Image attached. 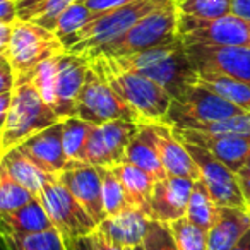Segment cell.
<instances>
[{
    "mask_svg": "<svg viewBox=\"0 0 250 250\" xmlns=\"http://www.w3.org/2000/svg\"><path fill=\"white\" fill-rule=\"evenodd\" d=\"M84 57L89 59L91 69L129 106L137 124H168L167 118L173 96L161 84L124 67L115 57L103 55V53Z\"/></svg>",
    "mask_w": 250,
    "mask_h": 250,
    "instance_id": "cell-1",
    "label": "cell"
},
{
    "mask_svg": "<svg viewBox=\"0 0 250 250\" xmlns=\"http://www.w3.org/2000/svg\"><path fill=\"white\" fill-rule=\"evenodd\" d=\"M127 69L156 81L173 98L197 84L199 72L180 38L168 45L144 50L127 57H115Z\"/></svg>",
    "mask_w": 250,
    "mask_h": 250,
    "instance_id": "cell-2",
    "label": "cell"
},
{
    "mask_svg": "<svg viewBox=\"0 0 250 250\" xmlns=\"http://www.w3.org/2000/svg\"><path fill=\"white\" fill-rule=\"evenodd\" d=\"M59 122V115L43 100L31 81L18 84L7 117L0 124V154L4 156Z\"/></svg>",
    "mask_w": 250,
    "mask_h": 250,
    "instance_id": "cell-3",
    "label": "cell"
},
{
    "mask_svg": "<svg viewBox=\"0 0 250 250\" xmlns=\"http://www.w3.org/2000/svg\"><path fill=\"white\" fill-rule=\"evenodd\" d=\"M168 2H171V0H143V2H136V4L115 9V11L103 12L93 22H89L86 28L63 38V48L67 52L79 53V55H87V53L96 52L101 46L108 45L115 38L124 35L127 29L132 28L144 16L163 7Z\"/></svg>",
    "mask_w": 250,
    "mask_h": 250,
    "instance_id": "cell-4",
    "label": "cell"
},
{
    "mask_svg": "<svg viewBox=\"0 0 250 250\" xmlns=\"http://www.w3.org/2000/svg\"><path fill=\"white\" fill-rule=\"evenodd\" d=\"M178 16H180V12H178L177 2L171 0L163 7L144 16L124 35H120L113 42L101 46L100 50L93 53H103V55L110 57H127L177 42L180 38L178 36ZM93 53H87V55H93Z\"/></svg>",
    "mask_w": 250,
    "mask_h": 250,
    "instance_id": "cell-5",
    "label": "cell"
},
{
    "mask_svg": "<svg viewBox=\"0 0 250 250\" xmlns=\"http://www.w3.org/2000/svg\"><path fill=\"white\" fill-rule=\"evenodd\" d=\"M63 50L65 48L62 40L52 29L43 28L36 22L18 19L12 24L11 43L4 53H0V57L7 59L16 74V81L21 84L31 77L40 63Z\"/></svg>",
    "mask_w": 250,
    "mask_h": 250,
    "instance_id": "cell-6",
    "label": "cell"
},
{
    "mask_svg": "<svg viewBox=\"0 0 250 250\" xmlns=\"http://www.w3.org/2000/svg\"><path fill=\"white\" fill-rule=\"evenodd\" d=\"M242 113L245 111L219 94L201 84H194L180 96L173 98L167 122L173 129L202 130L208 125Z\"/></svg>",
    "mask_w": 250,
    "mask_h": 250,
    "instance_id": "cell-7",
    "label": "cell"
},
{
    "mask_svg": "<svg viewBox=\"0 0 250 250\" xmlns=\"http://www.w3.org/2000/svg\"><path fill=\"white\" fill-rule=\"evenodd\" d=\"M178 36L185 46L250 45V22L235 14L221 18L178 16Z\"/></svg>",
    "mask_w": 250,
    "mask_h": 250,
    "instance_id": "cell-8",
    "label": "cell"
},
{
    "mask_svg": "<svg viewBox=\"0 0 250 250\" xmlns=\"http://www.w3.org/2000/svg\"><path fill=\"white\" fill-rule=\"evenodd\" d=\"M38 199L42 201L46 214L50 216L53 228L63 236L65 243L91 236L98 229V223L59 180V177L45 185Z\"/></svg>",
    "mask_w": 250,
    "mask_h": 250,
    "instance_id": "cell-9",
    "label": "cell"
},
{
    "mask_svg": "<svg viewBox=\"0 0 250 250\" xmlns=\"http://www.w3.org/2000/svg\"><path fill=\"white\" fill-rule=\"evenodd\" d=\"M141 124L132 120H111L94 125L83 154L84 163L111 168L125 160L127 147L139 134Z\"/></svg>",
    "mask_w": 250,
    "mask_h": 250,
    "instance_id": "cell-10",
    "label": "cell"
},
{
    "mask_svg": "<svg viewBox=\"0 0 250 250\" xmlns=\"http://www.w3.org/2000/svg\"><path fill=\"white\" fill-rule=\"evenodd\" d=\"M184 143V141H182ZM188 153L192 154L201 168V180L208 187L209 194L212 195L218 206H229V208H250L243 188L240 185L238 175L226 167L223 161L212 156L208 149L195 144L185 143Z\"/></svg>",
    "mask_w": 250,
    "mask_h": 250,
    "instance_id": "cell-11",
    "label": "cell"
},
{
    "mask_svg": "<svg viewBox=\"0 0 250 250\" xmlns=\"http://www.w3.org/2000/svg\"><path fill=\"white\" fill-rule=\"evenodd\" d=\"M77 117L94 125L120 118L136 122L129 106L93 69H89L86 84L77 101Z\"/></svg>",
    "mask_w": 250,
    "mask_h": 250,
    "instance_id": "cell-12",
    "label": "cell"
},
{
    "mask_svg": "<svg viewBox=\"0 0 250 250\" xmlns=\"http://www.w3.org/2000/svg\"><path fill=\"white\" fill-rule=\"evenodd\" d=\"M89 59L79 53L63 50L59 55L55 87H53V111L60 120L77 117V101L89 74Z\"/></svg>",
    "mask_w": 250,
    "mask_h": 250,
    "instance_id": "cell-13",
    "label": "cell"
},
{
    "mask_svg": "<svg viewBox=\"0 0 250 250\" xmlns=\"http://www.w3.org/2000/svg\"><path fill=\"white\" fill-rule=\"evenodd\" d=\"M197 72H218L250 86V45L187 46Z\"/></svg>",
    "mask_w": 250,
    "mask_h": 250,
    "instance_id": "cell-14",
    "label": "cell"
},
{
    "mask_svg": "<svg viewBox=\"0 0 250 250\" xmlns=\"http://www.w3.org/2000/svg\"><path fill=\"white\" fill-rule=\"evenodd\" d=\"M59 180L70 190V194L83 204L91 218L100 225L106 214L103 208V180L98 167L84 161H69Z\"/></svg>",
    "mask_w": 250,
    "mask_h": 250,
    "instance_id": "cell-15",
    "label": "cell"
},
{
    "mask_svg": "<svg viewBox=\"0 0 250 250\" xmlns=\"http://www.w3.org/2000/svg\"><path fill=\"white\" fill-rule=\"evenodd\" d=\"M194 184V180L173 175H167L158 180L149 201L151 221L170 225L182 218H187V208Z\"/></svg>",
    "mask_w": 250,
    "mask_h": 250,
    "instance_id": "cell-16",
    "label": "cell"
},
{
    "mask_svg": "<svg viewBox=\"0 0 250 250\" xmlns=\"http://www.w3.org/2000/svg\"><path fill=\"white\" fill-rule=\"evenodd\" d=\"M175 136L184 143H190L208 149L212 156L238 173L250 156V137L228 136V134H211L202 130L173 129Z\"/></svg>",
    "mask_w": 250,
    "mask_h": 250,
    "instance_id": "cell-17",
    "label": "cell"
},
{
    "mask_svg": "<svg viewBox=\"0 0 250 250\" xmlns=\"http://www.w3.org/2000/svg\"><path fill=\"white\" fill-rule=\"evenodd\" d=\"M154 139H156L158 154L167 175L184 177L188 180H201V168L197 161L188 153L185 143H182L173 132V127L168 124L153 125Z\"/></svg>",
    "mask_w": 250,
    "mask_h": 250,
    "instance_id": "cell-18",
    "label": "cell"
},
{
    "mask_svg": "<svg viewBox=\"0 0 250 250\" xmlns=\"http://www.w3.org/2000/svg\"><path fill=\"white\" fill-rule=\"evenodd\" d=\"M19 149L29 156L42 170L46 173L59 177L65 170L69 158L63 149V139H62V120L59 124L52 125L43 132L36 134L29 141L19 146Z\"/></svg>",
    "mask_w": 250,
    "mask_h": 250,
    "instance_id": "cell-19",
    "label": "cell"
},
{
    "mask_svg": "<svg viewBox=\"0 0 250 250\" xmlns=\"http://www.w3.org/2000/svg\"><path fill=\"white\" fill-rule=\"evenodd\" d=\"M149 225L151 219L147 218L146 212L137 208H127L118 214L106 216L98 225V231H101L120 245L134 249V247L144 243Z\"/></svg>",
    "mask_w": 250,
    "mask_h": 250,
    "instance_id": "cell-20",
    "label": "cell"
},
{
    "mask_svg": "<svg viewBox=\"0 0 250 250\" xmlns=\"http://www.w3.org/2000/svg\"><path fill=\"white\" fill-rule=\"evenodd\" d=\"M250 229V208L219 206L218 218L208 231V250H231Z\"/></svg>",
    "mask_w": 250,
    "mask_h": 250,
    "instance_id": "cell-21",
    "label": "cell"
},
{
    "mask_svg": "<svg viewBox=\"0 0 250 250\" xmlns=\"http://www.w3.org/2000/svg\"><path fill=\"white\" fill-rule=\"evenodd\" d=\"M111 170L120 180L130 204L146 212L149 218V201L153 195L154 185H156V178L151 177L147 171L141 170L136 165L127 163V161L115 165V167H111Z\"/></svg>",
    "mask_w": 250,
    "mask_h": 250,
    "instance_id": "cell-22",
    "label": "cell"
},
{
    "mask_svg": "<svg viewBox=\"0 0 250 250\" xmlns=\"http://www.w3.org/2000/svg\"><path fill=\"white\" fill-rule=\"evenodd\" d=\"M0 168H4L18 184H21L24 188H28L29 192L38 197L40 192L45 188L46 184L53 180V175L46 173L45 170L38 167L35 161L29 156H26L19 147L9 151L7 154L2 156V165Z\"/></svg>",
    "mask_w": 250,
    "mask_h": 250,
    "instance_id": "cell-23",
    "label": "cell"
},
{
    "mask_svg": "<svg viewBox=\"0 0 250 250\" xmlns=\"http://www.w3.org/2000/svg\"><path fill=\"white\" fill-rule=\"evenodd\" d=\"M124 161L132 163L139 167L141 170L147 171L151 177L156 178V182L167 177V171H165L160 154H158L153 125H141L139 134L134 137L132 143L127 147Z\"/></svg>",
    "mask_w": 250,
    "mask_h": 250,
    "instance_id": "cell-24",
    "label": "cell"
},
{
    "mask_svg": "<svg viewBox=\"0 0 250 250\" xmlns=\"http://www.w3.org/2000/svg\"><path fill=\"white\" fill-rule=\"evenodd\" d=\"M0 221H2V233H11V235H29L53 228L50 216L46 214L38 197H35L29 204L22 206L18 211L0 214Z\"/></svg>",
    "mask_w": 250,
    "mask_h": 250,
    "instance_id": "cell-25",
    "label": "cell"
},
{
    "mask_svg": "<svg viewBox=\"0 0 250 250\" xmlns=\"http://www.w3.org/2000/svg\"><path fill=\"white\" fill-rule=\"evenodd\" d=\"M197 84L211 89L212 93L219 94L226 101L233 103L243 110L245 113H250V86L238 79H233L225 74L218 72H199Z\"/></svg>",
    "mask_w": 250,
    "mask_h": 250,
    "instance_id": "cell-26",
    "label": "cell"
},
{
    "mask_svg": "<svg viewBox=\"0 0 250 250\" xmlns=\"http://www.w3.org/2000/svg\"><path fill=\"white\" fill-rule=\"evenodd\" d=\"M74 2L77 0H18V16L53 31L59 16Z\"/></svg>",
    "mask_w": 250,
    "mask_h": 250,
    "instance_id": "cell-27",
    "label": "cell"
},
{
    "mask_svg": "<svg viewBox=\"0 0 250 250\" xmlns=\"http://www.w3.org/2000/svg\"><path fill=\"white\" fill-rule=\"evenodd\" d=\"M218 202L209 194L204 182L197 180L194 184V190H192L190 201H188L187 219L194 223L195 226H199V228L209 231L211 226L214 225L216 218H218Z\"/></svg>",
    "mask_w": 250,
    "mask_h": 250,
    "instance_id": "cell-28",
    "label": "cell"
},
{
    "mask_svg": "<svg viewBox=\"0 0 250 250\" xmlns=\"http://www.w3.org/2000/svg\"><path fill=\"white\" fill-rule=\"evenodd\" d=\"M5 250H67L63 236L55 228L29 235L2 233Z\"/></svg>",
    "mask_w": 250,
    "mask_h": 250,
    "instance_id": "cell-29",
    "label": "cell"
},
{
    "mask_svg": "<svg viewBox=\"0 0 250 250\" xmlns=\"http://www.w3.org/2000/svg\"><path fill=\"white\" fill-rule=\"evenodd\" d=\"M93 127L94 124L83 120L81 117H69L62 120L63 149L69 161H83V154Z\"/></svg>",
    "mask_w": 250,
    "mask_h": 250,
    "instance_id": "cell-30",
    "label": "cell"
},
{
    "mask_svg": "<svg viewBox=\"0 0 250 250\" xmlns=\"http://www.w3.org/2000/svg\"><path fill=\"white\" fill-rule=\"evenodd\" d=\"M98 16H100L98 12L91 11L84 2L77 0V2L69 5V7L59 16L53 31H55V35L59 36L60 40H63V38H67V36L77 33L79 29L86 28V26L89 24V22H93Z\"/></svg>",
    "mask_w": 250,
    "mask_h": 250,
    "instance_id": "cell-31",
    "label": "cell"
},
{
    "mask_svg": "<svg viewBox=\"0 0 250 250\" xmlns=\"http://www.w3.org/2000/svg\"><path fill=\"white\" fill-rule=\"evenodd\" d=\"M36 195L14 180L4 168H0V214H7L29 204Z\"/></svg>",
    "mask_w": 250,
    "mask_h": 250,
    "instance_id": "cell-32",
    "label": "cell"
},
{
    "mask_svg": "<svg viewBox=\"0 0 250 250\" xmlns=\"http://www.w3.org/2000/svg\"><path fill=\"white\" fill-rule=\"evenodd\" d=\"M101 171V180H103V208L104 214L113 216L118 212L125 211L127 208H134L129 202V197L125 194L120 180L113 173L111 168L98 167Z\"/></svg>",
    "mask_w": 250,
    "mask_h": 250,
    "instance_id": "cell-33",
    "label": "cell"
},
{
    "mask_svg": "<svg viewBox=\"0 0 250 250\" xmlns=\"http://www.w3.org/2000/svg\"><path fill=\"white\" fill-rule=\"evenodd\" d=\"M178 250H208V231L195 226L187 218L168 225Z\"/></svg>",
    "mask_w": 250,
    "mask_h": 250,
    "instance_id": "cell-34",
    "label": "cell"
},
{
    "mask_svg": "<svg viewBox=\"0 0 250 250\" xmlns=\"http://www.w3.org/2000/svg\"><path fill=\"white\" fill-rule=\"evenodd\" d=\"M177 7L180 14L194 18H221L233 14L231 0H182Z\"/></svg>",
    "mask_w": 250,
    "mask_h": 250,
    "instance_id": "cell-35",
    "label": "cell"
},
{
    "mask_svg": "<svg viewBox=\"0 0 250 250\" xmlns=\"http://www.w3.org/2000/svg\"><path fill=\"white\" fill-rule=\"evenodd\" d=\"M60 53L52 55L50 59H46L45 62L40 63L35 72L31 74V77L28 79L35 84V87L40 91L43 100H45L50 106L53 104V87H55V77H57V67H59Z\"/></svg>",
    "mask_w": 250,
    "mask_h": 250,
    "instance_id": "cell-36",
    "label": "cell"
},
{
    "mask_svg": "<svg viewBox=\"0 0 250 250\" xmlns=\"http://www.w3.org/2000/svg\"><path fill=\"white\" fill-rule=\"evenodd\" d=\"M81 2H84L91 11L98 12V14H103V12L115 11V9L136 4V2H143V0H81Z\"/></svg>",
    "mask_w": 250,
    "mask_h": 250,
    "instance_id": "cell-37",
    "label": "cell"
},
{
    "mask_svg": "<svg viewBox=\"0 0 250 250\" xmlns=\"http://www.w3.org/2000/svg\"><path fill=\"white\" fill-rule=\"evenodd\" d=\"M16 84H18V81H16V74L11 63L7 62L5 57H0V94L14 91Z\"/></svg>",
    "mask_w": 250,
    "mask_h": 250,
    "instance_id": "cell-38",
    "label": "cell"
},
{
    "mask_svg": "<svg viewBox=\"0 0 250 250\" xmlns=\"http://www.w3.org/2000/svg\"><path fill=\"white\" fill-rule=\"evenodd\" d=\"M18 19V0H0V24H14Z\"/></svg>",
    "mask_w": 250,
    "mask_h": 250,
    "instance_id": "cell-39",
    "label": "cell"
},
{
    "mask_svg": "<svg viewBox=\"0 0 250 250\" xmlns=\"http://www.w3.org/2000/svg\"><path fill=\"white\" fill-rule=\"evenodd\" d=\"M91 240H93L94 247H96V250H132L130 247H125V245H120V243L113 242V240H110L106 235H103L101 231H94L93 235H91Z\"/></svg>",
    "mask_w": 250,
    "mask_h": 250,
    "instance_id": "cell-40",
    "label": "cell"
},
{
    "mask_svg": "<svg viewBox=\"0 0 250 250\" xmlns=\"http://www.w3.org/2000/svg\"><path fill=\"white\" fill-rule=\"evenodd\" d=\"M236 175H238V180L243 188V194H245L247 201H249V204H250V156H249V160L245 161V165L240 168V171Z\"/></svg>",
    "mask_w": 250,
    "mask_h": 250,
    "instance_id": "cell-41",
    "label": "cell"
},
{
    "mask_svg": "<svg viewBox=\"0 0 250 250\" xmlns=\"http://www.w3.org/2000/svg\"><path fill=\"white\" fill-rule=\"evenodd\" d=\"M233 14L250 22V0H231Z\"/></svg>",
    "mask_w": 250,
    "mask_h": 250,
    "instance_id": "cell-42",
    "label": "cell"
},
{
    "mask_svg": "<svg viewBox=\"0 0 250 250\" xmlns=\"http://www.w3.org/2000/svg\"><path fill=\"white\" fill-rule=\"evenodd\" d=\"M67 250H96V247H94L91 236H84V238L67 242Z\"/></svg>",
    "mask_w": 250,
    "mask_h": 250,
    "instance_id": "cell-43",
    "label": "cell"
},
{
    "mask_svg": "<svg viewBox=\"0 0 250 250\" xmlns=\"http://www.w3.org/2000/svg\"><path fill=\"white\" fill-rule=\"evenodd\" d=\"M12 36V24H0V53L7 50Z\"/></svg>",
    "mask_w": 250,
    "mask_h": 250,
    "instance_id": "cell-44",
    "label": "cell"
},
{
    "mask_svg": "<svg viewBox=\"0 0 250 250\" xmlns=\"http://www.w3.org/2000/svg\"><path fill=\"white\" fill-rule=\"evenodd\" d=\"M12 93H14V91L0 94V124L5 120V117H7V113H9V108H11V103H12Z\"/></svg>",
    "mask_w": 250,
    "mask_h": 250,
    "instance_id": "cell-45",
    "label": "cell"
},
{
    "mask_svg": "<svg viewBox=\"0 0 250 250\" xmlns=\"http://www.w3.org/2000/svg\"><path fill=\"white\" fill-rule=\"evenodd\" d=\"M231 250H250V229L242 236V240H240Z\"/></svg>",
    "mask_w": 250,
    "mask_h": 250,
    "instance_id": "cell-46",
    "label": "cell"
},
{
    "mask_svg": "<svg viewBox=\"0 0 250 250\" xmlns=\"http://www.w3.org/2000/svg\"><path fill=\"white\" fill-rule=\"evenodd\" d=\"M132 250H146V249H144V245H137V247H134Z\"/></svg>",
    "mask_w": 250,
    "mask_h": 250,
    "instance_id": "cell-47",
    "label": "cell"
},
{
    "mask_svg": "<svg viewBox=\"0 0 250 250\" xmlns=\"http://www.w3.org/2000/svg\"><path fill=\"white\" fill-rule=\"evenodd\" d=\"M175 2H177V4H178V2H182V0H175Z\"/></svg>",
    "mask_w": 250,
    "mask_h": 250,
    "instance_id": "cell-48",
    "label": "cell"
}]
</instances>
